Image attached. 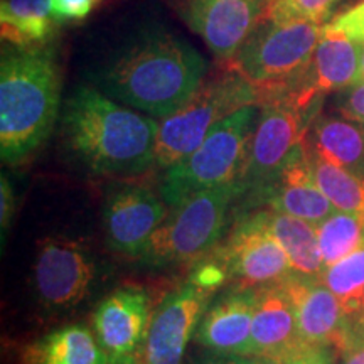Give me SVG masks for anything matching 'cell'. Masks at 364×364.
<instances>
[{
  "label": "cell",
  "instance_id": "cb8c5ba5",
  "mask_svg": "<svg viewBox=\"0 0 364 364\" xmlns=\"http://www.w3.org/2000/svg\"><path fill=\"white\" fill-rule=\"evenodd\" d=\"M307 161L316 184L336 208V211L364 213V176L327 161L309 147Z\"/></svg>",
  "mask_w": 364,
  "mask_h": 364
},
{
  "label": "cell",
  "instance_id": "2e32d148",
  "mask_svg": "<svg viewBox=\"0 0 364 364\" xmlns=\"http://www.w3.org/2000/svg\"><path fill=\"white\" fill-rule=\"evenodd\" d=\"M257 289L233 287L213 299L204 311L194 339L203 349L226 354H250Z\"/></svg>",
  "mask_w": 364,
  "mask_h": 364
},
{
  "label": "cell",
  "instance_id": "4dcf8cb0",
  "mask_svg": "<svg viewBox=\"0 0 364 364\" xmlns=\"http://www.w3.org/2000/svg\"><path fill=\"white\" fill-rule=\"evenodd\" d=\"M98 0H51V14L56 22L81 21L90 16Z\"/></svg>",
  "mask_w": 364,
  "mask_h": 364
},
{
  "label": "cell",
  "instance_id": "1f68e13d",
  "mask_svg": "<svg viewBox=\"0 0 364 364\" xmlns=\"http://www.w3.org/2000/svg\"><path fill=\"white\" fill-rule=\"evenodd\" d=\"M188 364H260V359L247 354H226L204 349V353L191 358Z\"/></svg>",
  "mask_w": 364,
  "mask_h": 364
},
{
  "label": "cell",
  "instance_id": "f1b7e54d",
  "mask_svg": "<svg viewBox=\"0 0 364 364\" xmlns=\"http://www.w3.org/2000/svg\"><path fill=\"white\" fill-rule=\"evenodd\" d=\"M329 29L338 31L356 41L359 44H364V0L358 6H354L348 11L334 17L329 24H326Z\"/></svg>",
  "mask_w": 364,
  "mask_h": 364
},
{
  "label": "cell",
  "instance_id": "d6a6232c",
  "mask_svg": "<svg viewBox=\"0 0 364 364\" xmlns=\"http://www.w3.org/2000/svg\"><path fill=\"white\" fill-rule=\"evenodd\" d=\"M338 364H364V331H353L338 351Z\"/></svg>",
  "mask_w": 364,
  "mask_h": 364
},
{
  "label": "cell",
  "instance_id": "7402d4cb",
  "mask_svg": "<svg viewBox=\"0 0 364 364\" xmlns=\"http://www.w3.org/2000/svg\"><path fill=\"white\" fill-rule=\"evenodd\" d=\"M51 0H2L0 33L16 48L43 46L53 33Z\"/></svg>",
  "mask_w": 364,
  "mask_h": 364
},
{
  "label": "cell",
  "instance_id": "ac0fdd59",
  "mask_svg": "<svg viewBox=\"0 0 364 364\" xmlns=\"http://www.w3.org/2000/svg\"><path fill=\"white\" fill-rule=\"evenodd\" d=\"M361 53L363 44L324 26V34L304 73L302 86L321 98L356 85L361 75Z\"/></svg>",
  "mask_w": 364,
  "mask_h": 364
},
{
  "label": "cell",
  "instance_id": "d6986e66",
  "mask_svg": "<svg viewBox=\"0 0 364 364\" xmlns=\"http://www.w3.org/2000/svg\"><path fill=\"white\" fill-rule=\"evenodd\" d=\"M299 341L295 307L284 284L258 287L250 354L257 358L272 356Z\"/></svg>",
  "mask_w": 364,
  "mask_h": 364
},
{
  "label": "cell",
  "instance_id": "83f0119b",
  "mask_svg": "<svg viewBox=\"0 0 364 364\" xmlns=\"http://www.w3.org/2000/svg\"><path fill=\"white\" fill-rule=\"evenodd\" d=\"M260 364H338V351L329 346L309 344L299 341L284 351L263 356Z\"/></svg>",
  "mask_w": 364,
  "mask_h": 364
},
{
  "label": "cell",
  "instance_id": "5b68a950",
  "mask_svg": "<svg viewBox=\"0 0 364 364\" xmlns=\"http://www.w3.org/2000/svg\"><path fill=\"white\" fill-rule=\"evenodd\" d=\"M238 196L240 186L235 182L182 199L149 240L140 262L149 267H177L201 260L220 241Z\"/></svg>",
  "mask_w": 364,
  "mask_h": 364
},
{
  "label": "cell",
  "instance_id": "484cf974",
  "mask_svg": "<svg viewBox=\"0 0 364 364\" xmlns=\"http://www.w3.org/2000/svg\"><path fill=\"white\" fill-rule=\"evenodd\" d=\"M351 316L364 306V243L349 257L327 267L321 275Z\"/></svg>",
  "mask_w": 364,
  "mask_h": 364
},
{
  "label": "cell",
  "instance_id": "f546056e",
  "mask_svg": "<svg viewBox=\"0 0 364 364\" xmlns=\"http://www.w3.org/2000/svg\"><path fill=\"white\" fill-rule=\"evenodd\" d=\"M336 108L341 117L364 125V81L339 91Z\"/></svg>",
  "mask_w": 364,
  "mask_h": 364
},
{
  "label": "cell",
  "instance_id": "7a4b0ae2",
  "mask_svg": "<svg viewBox=\"0 0 364 364\" xmlns=\"http://www.w3.org/2000/svg\"><path fill=\"white\" fill-rule=\"evenodd\" d=\"M63 130L71 152L97 174H142L156 164L159 122L91 86L66 102Z\"/></svg>",
  "mask_w": 364,
  "mask_h": 364
},
{
  "label": "cell",
  "instance_id": "ffe728a7",
  "mask_svg": "<svg viewBox=\"0 0 364 364\" xmlns=\"http://www.w3.org/2000/svg\"><path fill=\"white\" fill-rule=\"evenodd\" d=\"M306 142L327 161L364 176V125L341 115L316 117Z\"/></svg>",
  "mask_w": 364,
  "mask_h": 364
},
{
  "label": "cell",
  "instance_id": "7c38bea8",
  "mask_svg": "<svg viewBox=\"0 0 364 364\" xmlns=\"http://www.w3.org/2000/svg\"><path fill=\"white\" fill-rule=\"evenodd\" d=\"M295 307L300 341L339 351L354 331L353 316L321 277L292 273L282 282Z\"/></svg>",
  "mask_w": 364,
  "mask_h": 364
},
{
  "label": "cell",
  "instance_id": "3957f363",
  "mask_svg": "<svg viewBox=\"0 0 364 364\" xmlns=\"http://www.w3.org/2000/svg\"><path fill=\"white\" fill-rule=\"evenodd\" d=\"M61 78L46 46L4 49L0 61V156L31 157L51 135L59 115Z\"/></svg>",
  "mask_w": 364,
  "mask_h": 364
},
{
  "label": "cell",
  "instance_id": "8d00e7d4",
  "mask_svg": "<svg viewBox=\"0 0 364 364\" xmlns=\"http://www.w3.org/2000/svg\"><path fill=\"white\" fill-rule=\"evenodd\" d=\"M359 81H364V44H363V53H361V75H359Z\"/></svg>",
  "mask_w": 364,
  "mask_h": 364
},
{
  "label": "cell",
  "instance_id": "44dd1931",
  "mask_svg": "<svg viewBox=\"0 0 364 364\" xmlns=\"http://www.w3.org/2000/svg\"><path fill=\"white\" fill-rule=\"evenodd\" d=\"M29 364H110L97 334L88 327L75 324L44 336L31 346Z\"/></svg>",
  "mask_w": 364,
  "mask_h": 364
},
{
  "label": "cell",
  "instance_id": "8992f818",
  "mask_svg": "<svg viewBox=\"0 0 364 364\" xmlns=\"http://www.w3.org/2000/svg\"><path fill=\"white\" fill-rule=\"evenodd\" d=\"M258 112V105L240 108L209 132L194 152L166 169L161 196L167 206L199 191L238 182Z\"/></svg>",
  "mask_w": 364,
  "mask_h": 364
},
{
  "label": "cell",
  "instance_id": "4fadbf2b",
  "mask_svg": "<svg viewBox=\"0 0 364 364\" xmlns=\"http://www.w3.org/2000/svg\"><path fill=\"white\" fill-rule=\"evenodd\" d=\"M167 218L162 196L142 186H127L108 196L103 226L112 252L139 258L149 240Z\"/></svg>",
  "mask_w": 364,
  "mask_h": 364
},
{
  "label": "cell",
  "instance_id": "e0dca14e",
  "mask_svg": "<svg viewBox=\"0 0 364 364\" xmlns=\"http://www.w3.org/2000/svg\"><path fill=\"white\" fill-rule=\"evenodd\" d=\"M260 198L265 199L273 211L300 218L316 226L336 211L327 196L314 181L304 142L295 149L284 169L263 191Z\"/></svg>",
  "mask_w": 364,
  "mask_h": 364
},
{
  "label": "cell",
  "instance_id": "d590c367",
  "mask_svg": "<svg viewBox=\"0 0 364 364\" xmlns=\"http://www.w3.org/2000/svg\"><path fill=\"white\" fill-rule=\"evenodd\" d=\"M112 364H147V363H145L144 354H140V356L125 359V361H120V363H112Z\"/></svg>",
  "mask_w": 364,
  "mask_h": 364
},
{
  "label": "cell",
  "instance_id": "4316f807",
  "mask_svg": "<svg viewBox=\"0 0 364 364\" xmlns=\"http://www.w3.org/2000/svg\"><path fill=\"white\" fill-rule=\"evenodd\" d=\"M339 0H263V19L272 22L306 21L324 24Z\"/></svg>",
  "mask_w": 364,
  "mask_h": 364
},
{
  "label": "cell",
  "instance_id": "d4e9b609",
  "mask_svg": "<svg viewBox=\"0 0 364 364\" xmlns=\"http://www.w3.org/2000/svg\"><path fill=\"white\" fill-rule=\"evenodd\" d=\"M317 240L326 268L341 262L364 243V213L334 211L317 225Z\"/></svg>",
  "mask_w": 364,
  "mask_h": 364
},
{
  "label": "cell",
  "instance_id": "6da1fadb",
  "mask_svg": "<svg viewBox=\"0 0 364 364\" xmlns=\"http://www.w3.org/2000/svg\"><path fill=\"white\" fill-rule=\"evenodd\" d=\"M206 70L193 46L161 31L135 41L108 63L98 85L110 98L162 120L194 97Z\"/></svg>",
  "mask_w": 364,
  "mask_h": 364
},
{
  "label": "cell",
  "instance_id": "52a82bcc",
  "mask_svg": "<svg viewBox=\"0 0 364 364\" xmlns=\"http://www.w3.org/2000/svg\"><path fill=\"white\" fill-rule=\"evenodd\" d=\"M317 103L306 105L295 88L277 90L260 105L241 169L240 194L260 196L306 139Z\"/></svg>",
  "mask_w": 364,
  "mask_h": 364
},
{
  "label": "cell",
  "instance_id": "9a60e30c",
  "mask_svg": "<svg viewBox=\"0 0 364 364\" xmlns=\"http://www.w3.org/2000/svg\"><path fill=\"white\" fill-rule=\"evenodd\" d=\"M150 318V299L142 289L124 287L100 302L93 314V329L110 364L144 353Z\"/></svg>",
  "mask_w": 364,
  "mask_h": 364
},
{
  "label": "cell",
  "instance_id": "9c48e42d",
  "mask_svg": "<svg viewBox=\"0 0 364 364\" xmlns=\"http://www.w3.org/2000/svg\"><path fill=\"white\" fill-rule=\"evenodd\" d=\"M213 253L225 267L230 284L240 289L280 284L294 273L289 255L272 233L267 209L241 218Z\"/></svg>",
  "mask_w": 364,
  "mask_h": 364
},
{
  "label": "cell",
  "instance_id": "836d02e7",
  "mask_svg": "<svg viewBox=\"0 0 364 364\" xmlns=\"http://www.w3.org/2000/svg\"><path fill=\"white\" fill-rule=\"evenodd\" d=\"M14 209H16V196L11 181L6 176H2L0 181V225H2V236L9 230V225L12 221Z\"/></svg>",
  "mask_w": 364,
  "mask_h": 364
},
{
  "label": "cell",
  "instance_id": "8fae6325",
  "mask_svg": "<svg viewBox=\"0 0 364 364\" xmlns=\"http://www.w3.org/2000/svg\"><path fill=\"white\" fill-rule=\"evenodd\" d=\"M93 279L95 263L80 243L63 236L41 241L34 263V287L46 307L78 306Z\"/></svg>",
  "mask_w": 364,
  "mask_h": 364
},
{
  "label": "cell",
  "instance_id": "277c9868",
  "mask_svg": "<svg viewBox=\"0 0 364 364\" xmlns=\"http://www.w3.org/2000/svg\"><path fill=\"white\" fill-rule=\"evenodd\" d=\"M263 102V90L226 68L216 78L204 81L184 107L159 122L156 144L157 169H169L199 147L215 127L240 108Z\"/></svg>",
  "mask_w": 364,
  "mask_h": 364
},
{
  "label": "cell",
  "instance_id": "ba28073f",
  "mask_svg": "<svg viewBox=\"0 0 364 364\" xmlns=\"http://www.w3.org/2000/svg\"><path fill=\"white\" fill-rule=\"evenodd\" d=\"M262 19L228 65L263 90L292 86L311 65L314 51L324 34L326 24Z\"/></svg>",
  "mask_w": 364,
  "mask_h": 364
},
{
  "label": "cell",
  "instance_id": "603a6c76",
  "mask_svg": "<svg viewBox=\"0 0 364 364\" xmlns=\"http://www.w3.org/2000/svg\"><path fill=\"white\" fill-rule=\"evenodd\" d=\"M267 218L272 233L289 255L294 272L306 277H321L326 267L318 248L317 226L273 209H267Z\"/></svg>",
  "mask_w": 364,
  "mask_h": 364
},
{
  "label": "cell",
  "instance_id": "5bb4252c",
  "mask_svg": "<svg viewBox=\"0 0 364 364\" xmlns=\"http://www.w3.org/2000/svg\"><path fill=\"white\" fill-rule=\"evenodd\" d=\"M263 16V0H186L182 17L213 54L230 63Z\"/></svg>",
  "mask_w": 364,
  "mask_h": 364
},
{
  "label": "cell",
  "instance_id": "e575fe53",
  "mask_svg": "<svg viewBox=\"0 0 364 364\" xmlns=\"http://www.w3.org/2000/svg\"><path fill=\"white\" fill-rule=\"evenodd\" d=\"M353 321H354V329L364 331V306L356 316H353Z\"/></svg>",
  "mask_w": 364,
  "mask_h": 364
},
{
  "label": "cell",
  "instance_id": "30bf717a",
  "mask_svg": "<svg viewBox=\"0 0 364 364\" xmlns=\"http://www.w3.org/2000/svg\"><path fill=\"white\" fill-rule=\"evenodd\" d=\"M211 290L188 282L167 294L152 312L144 359L147 364H182L188 346L198 331L209 302Z\"/></svg>",
  "mask_w": 364,
  "mask_h": 364
}]
</instances>
